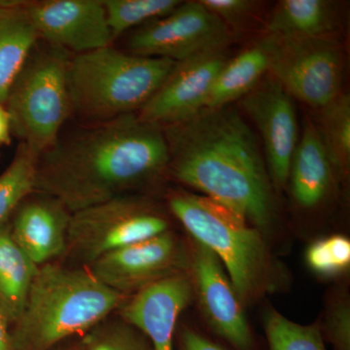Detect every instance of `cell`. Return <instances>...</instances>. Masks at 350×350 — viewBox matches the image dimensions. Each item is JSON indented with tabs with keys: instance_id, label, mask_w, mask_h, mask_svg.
<instances>
[{
	"instance_id": "1",
	"label": "cell",
	"mask_w": 350,
	"mask_h": 350,
	"mask_svg": "<svg viewBox=\"0 0 350 350\" xmlns=\"http://www.w3.org/2000/svg\"><path fill=\"white\" fill-rule=\"evenodd\" d=\"M169 163L162 126L131 113L59 138L38 157L34 193L55 198L73 213L144 186Z\"/></svg>"
},
{
	"instance_id": "2",
	"label": "cell",
	"mask_w": 350,
	"mask_h": 350,
	"mask_svg": "<svg viewBox=\"0 0 350 350\" xmlns=\"http://www.w3.org/2000/svg\"><path fill=\"white\" fill-rule=\"evenodd\" d=\"M163 130L177 180L258 229L269 227L273 204L268 170L255 133L238 111L229 105L204 108Z\"/></svg>"
},
{
	"instance_id": "3",
	"label": "cell",
	"mask_w": 350,
	"mask_h": 350,
	"mask_svg": "<svg viewBox=\"0 0 350 350\" xmlns=\"http://www.w3.org/2000/svg\"><path fill=\"white\" fill-rule=\"evenodd\" d=\"M128 296L103 284L88 267H39L19 319L11 326L14 350H56L84 336L118 310Z\"/></svg>"
},
{
	"instance_id": "4",
	"label": "cell",
	"mask_w": 350,
	"mask_h": 350,
	"mask_svg": "<svg viewBox=\"0 0 350 350\" xmlns=\"http://www.w3.org/2000/svg\"><path fill=\"white\" fill-rule=\"evenodd\" d=\"M176 64L111 46L76 55L68 68L71 110L96 123L138 112Z\"/></svg>"
},
{
	"instance_id": "5",
	"label": "cell",
	"mask_w": 350,
	"mask_h": 350,
	"mask_svg": "<svg viewBox=\"0 0 350 350\" xmlns=\"http://www.w3.org/2000/svg\"><path fill=\"white\" fill-rule=\"evenodd\" d=\"M170 208L194 241L220 260L241 301L269 284V250L248 221L206 196L189 193L172 196Z\"/></svg>"
},
{
	"instance_id": "6",
	"label": "cell",
	"mask_w": 350,
	"mask_h": 350,
	"mask_svg": "<svg viewBox=\"0 0 350 350\" xmlns=\"http://www.w3.org/2000/svg\"><path fill=\"white\" fill-rule=\"evenodd\" d=\"M69 59L68 51L56 46L34 48L9 93L7 103L12 130L36 156L59 139L71 112Z\"/></svg>"
},
{
	"instance_id": "7",
	"label": "cell",
	"mask_w": 350,
	"mask_h": 350,
	"mask_svg": "<svg viewBox=\"0 0 350 350\" xmlns=\"http://www.w3.org/2000/svg\"><path fill=\"white\" fill-rule=\"evenodd\" d=\"M169 231L167 219L142 200L120 196L71 213L66 255L90 267L107 253Z\"/></svg>"
},
{
	"instance_id": "8",
	"label": "cell",
	"mask_w": 350,
	"mask_h": 350,
	"mask_svg": "<svg viewBox=\"0 0 350 350\" xmlns=\"http://www.w3.org/2000/svg\"><path fill=\"white\" fill-rule=\"evenodd\" d=\"M269 72L290 96L323 109L340 96L342 55L330 39H288L269 36Z\"/></svg>"
},
{
	"instance_id": "9",
	"label": "cell",
	"mask_w": 350,
	"mask_h": 350,
	"mask_svg": "<svg viewBox=\"0 0 350 350\" xmlns=\"http://www.w3.org/2000/svg\"><path fill=\"white\" fill-rule=\"evenodd\" d=\"M231 40L229 25L200 1L181 2L165 17L150 21L129 38L131 54L176 63L220 52Z\"/></svg>"
},
{
	"instance_id": "10",
	"label": "cell",
	"mask_w": 350,
	"mask_h": 350,
	"mask_svg": "<svg viewBox=\"0 0 350 350\" xmlns=\"http://www.w3.org/2000/svg\"><path fill=\"white\" fill-rule=\"evenodd\" d=\"M187 256L172 232L107 253L88 267L103 284L128 296L170 276L185 273Z\"/></svg>"
},
{
	"instance_id": "11",
	"label": "cell",
	"mask_w": 350,
	"mask_h": 350,
	"mask_svg": "<svg viewBox=\"0 0 350 350\" xmlns=\"http://www.w3.org/2000/svg\"><path fill=\"white\" fill-rule=\"evenodd\" d=\"M241 107L261 135L269 176L275 186L284 187L298 144V126L291 96L269 75L243 96Z\"/></svg>"
},
{
	"instance_id": "12",
	"label": "cell",
	"mask_w": 350,
	"mask_h": 350,
	"mask_svg": "<svg viewBox=\"0 0 350 350\" xmlns=\"http://www.w3.org/2000/svg\"><path fill=\"white\" fill-rule=\"evenodd\" d=\"M27 12L39 39L78 54L111 46L103 0L27 2Z\"/></svg>"
},
{
	"instance_id": "13",
	"label": "cell",
	"mask_w": 350,
	"mask_h": 350,
	"mask_svg": "<svg viewBox=\"0 0 350 350\" xmlns=\"http://www.w3.org/2000/svg\"><path fill=\"white\" fill-rule=\"evenodd\" d=\"M228 61L220 51L177 63L138 116L162 128L192 118L206 108L213 83Z\"/></svg>"
},
{
	"instance_id": "14",
	"label": "cell",
	"mask_w": 350,
	"mask_h": 350,
	"mask_svg": "<svg viewBox=\"0 0 350 350\" xmlns=\"http://www.w3.org/2000/svg\"><path fill=\"white\" fill-rule=\"evenodd\" d=\"M193 287L213 330L236 350L254 349V340L236 290L222 262L195 241L191 257Z\"/></svg>"
},
{
	"instance_id": "15",
	"label": "cell",
	"mask_w": 350,
	"mask_h": 350,
	"mask_svg": "<svg viewBox=\"0 0 350 350\" xmlns=\"http://www.w3.org/2000/svg\"><path fill=\"white\" fill-rule=\"evenodd\" d=\"M194 287L186 273L144 287L120 306V319L144 333L154 350H175L177 320L192 299Z\"/></svg>"
},
{
	"instance_id": "16",
	"label": "cell",
	"mask_w": 350,
	"mask_h": 350,
	"mask_svg": "<svg viewBox=\"0 0 350 350\" xmlns=\"http://www.w3.org/2000/svg\"><path fill=\"white\" fill-rule=\"evenodd\" d=\"M19 206L10 229L25 254L38 267L66 255L70 211L59 200L38 193Z\"/></svg>"
},
{
	"instance_id": "17",
	"label": "cell",
	"mask_w": 350,
	"mask_h": 350,
	"mask_svg": "<svg viewBox=\"0 0 350 350\" xmlns=\"http://www.w3.org/2000/svg\"><path fill=\"white\" fill-rule=\"evenodd\" d=\"M332 170L333 167L319 131L312 124L306 123L288 175L295 200L306 208L319 204L330 188Z\"/></svg>"
},
{
	"instance_id": "18",
	"label": "cell",
	"mask_w": 350,
	"mask_h": 350,
	"mask_svg": "<svg viewBox=\"0 0 350 350\" xmlns=\"http://www.w3.org/2000/svg\"><path fill=\"white\" fill-rule=\"evenodd\" d=\"M271 49L268 36L228 61L213 83L206 108L228 107L250 93L262 76L269 72Z\"/></svg>"
},
{
	"instance_id": "19",
	"label": "cell",
	"mask_w": 350,
	"mask_h": 350,
	"mask_svg": "<svg viewBox=\"0 0 350 350\" xmlns=\"http://www.w3.org/2000/svg\"><path fill=\"white\" fill-rule=\"evenodd\" d=\"M38 269L14 241L10 226L0 225V308L11 326L23 312Z\"/></svg>"
},
{
	"instance_id": "20",
	"label": "cell",
	"mask_w": 350,
	"mask_h": 350,
	"mask_svg": "<svg viewBox=\"0 0 350 350\" xmlns=\"http://www.w3.org/2000/svg\"><path fill=\"white\" fill-rule=\"evenodd\" d=\"M27 3L0 19V103H7L16 78L39 40Z\"/></svg>"
},
{
	"instance_id": "21",
	"label": "cell",
	"mask_w": 350,
	"mask_h": 350,
	"mask_svg": "<svg viewBox=\"0 0 350 350\" xmlns=\"http://www.w3.org/2000/svg\"><path fill=\"white\" fill-rule=\"evenodd\" d=\"M334 27L330 2L324 0H282L269 21V36L280 38H326Z\"/></svg>"
},
{
	"instance_id": "22",
	"label": "cell",
	"mask_w": 350,
	"mask_h": 350,
	"mask_svg": "<svg viewBox=\"0 0 350 350\" xmlns=\"http://www.w3.org/2000/svg\"><path fill=\"white\" fill-rule=\"evenodd\" d=\"M321 129H317L334 169L345 172L350 161V100L340 94L321 109Z\"/></svg>"
},
{
	"instance_id": "23",
	"label": "cell",
	"mask_w": 350,
	"mask_h": 350,
	"mask_svg": "<svg viewBox=\"0 0 350 350\" xmlns=\"http://www.w3.org/2000/svg\"><path fill=\"white\" fill-rule=\"evenodd\" d=\"M38 159L22 144L12 163L0 174V225L34 193Z\"/></svg>"
},
{
	"instance_id": "24",
	"label": "cell",
	"mask_w": 350,
	"mask_h": 350,
	"mask_svg": "<svg viewBox=\"0 0 350 350\" xmlns=\"http://www.w3.org/2000/svg\"><path fill=\"white\" fill-rule=\"evenodd\" d=\"M113 40L131 27L165 17L179 0H103Z\"/></svg>"
},
{
	"instance_id": "25",
	"label": "cell",
	"mask_w": 350,
	"mask_h": 350,
	"mask_svg": "<svg viewBox=\"0 0 350 350\" xmlns=\"http://www.w3.org/2000/svg\"><path fill=\"white\" fill-rule=\"evenodd\" d=\"M264 327L269 350H327L319 323L301 325L269 310Z\"/></svg>"
},
{
	"instance_id": "26",
	"label": "cell",
	"mask_w": 350,
	"mask_h": 350,
	"mask_svg": "<svg viewBox=\"0 0 350 350\" xmlns=\"http://www.w3.org/2000/svg\"><path fill=\"white\" fill-rule=\"evenodd\" d=\"M83 350H154L150 340L123 319H105L83 336Z\"/></svg>"
},
{
	"instance_id": "27",
	"label": "cell",
	"mask_w": 350,
	"mask_h": 350,
	"mask_svg": "<svg viewBox=\"0 0 350 350\" xmlns=\"http://www.w3.org/2000/svg\"><path fill=\"white\" fill-rule=\"evenodd\" d=\"M306 262L317 275L327 278L340 275L349 268V239L337 234L315 241L306 251Z\"/></svg>"
},
{
	"instance_id": "28",
	"label": "cell",
	"mask_w": 350,
	"mask_h": 350,
	"mask_svg": "<svg viewBox=\"0 0 350 350\" xmlns=\"http://www.w3.org/2000/svg\"><path fill=\"white\" fill-rule=\"evenodd\" d=\"M321 332L334 350H350V310L347 301L333 306Z\"/></svg>"
},
{
	"instance_id": "29",
	"label": "cell",
	"mask_w": 350,
	"mask_h": 350,
	"mask_svg": "<svg viewBox=\"0 0 350 350\" xmlns=\"http://www.w3.org/2000/svg\"><path fill=\"white\" fill-rule=\"evenodd\" d=\"M200 2L227 25L243 19L252 7V2L247 0H200Z\"/></svg>"
},
{
	"instance_id": "30",
	"label": "cell",
	"mask_w": 350,
	"mask_h": 350,
	"mask_svg": "<svg viewBox=\"0 0 350 350\" xmlns=\"http://www.w3.org/2000/svg\"><path fill=\"white\" fill-rule=\"evenodd\" d=\"M178 347L179 350H227L190 328L179 332Z\"/></svg>"
},
{
	"instance_id": "31",
	"label": "cell",
	"mask_w": 350,
	"mask_h": 350,
	"mask_svg": "<svg viewBox=\"0 0 350 350\" xmlns=\"http://www.w3.org/2000/svg\"><path fill=\"white\" fill-rule=\"evenodd\" d=\"M0 350H14L11 324L0 308Z\"/></svg>"
},
{
	"instance_id": "32",
	"label": "cell",
	"mask_w": 350,
	"mask_h": 350,
	"mask_svg": "<svg viewBox=\"0 0 350 350\" xmlns=\"http://www.w3.org/2000/svg\"><path fill=\"white\" fill-rule=\"evenodd\" d=\"M11 118L8 110L0 103V145L8 144L11 142Z\"/></svg>"
},
{
	"instance_id": "33",
	"label": "cell",
	"mask_w": 350,
	"mask_h": 350,
	"mask_svg": "<svg viewBox=\"0 0 350 350\" xmlns=\"http://www.w3.org/2000/svg\"><path fill=\"white\" fill-rule=\"evenodd\" d=\"M25 4V1L0 0V19L19 10Z\"/></svg>"
},
{
	"instance_id": "34",
	"label": "cell",
	"mask_w": 350,
	"mask_h": 350,
	"mask_svg": "<svg viewBox=\"0 0 350 350\" xmlns=\"http://www.w3.org/2000/svg\"><path fill=\"white\" fill-rule=\"evenodd\" d=\"M69 350H83V349H82L81 345H80L79 347H76V349H69Z\"/></svg>"
}]
</instances>
